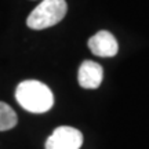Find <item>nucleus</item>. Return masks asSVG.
I'll return each mask as SVG.
<instances>
[{
    "label": "nucleus",
    "mask_w": 149,
    "mask_h": 149,
    "mask_svg": "<svg viewBox=\"0 0 149 149\" xmlns=\"http://www.w3.org/2000/svg\"><path fill=\"white\" fill-rule=\"evenodd\" d=\"M102 77H104V70L100 64L94 61H84L80 65L77 80L83 88H88V90L98 88L102 83Z\"/></svg>",
    "instance_id": "obj_5"
},
{
    "label": "nucleus",
    "mask_w": 149,
    "mask_h": 149,
    "mask_svg": "<svg viewBox=\"0 0 149 149\" xmlns=\"http://www.w3.org/2000/svg\"><path fill=\"white\" fill-rule=\"evenodd\" d=\"M83 134L77 128L61 126L53 131L46 141V149H80Z\"/></svg>",
    "instance_id": "obj_3"
},
{
    "label": "nucleus",
    "mask_w": 149,
    "mask_h": 149,
    "mask_svg": "<svg viewBox=\"0 0 149 149\" xmlns=\"http://www.w3.org/2000/svg\"><path fill=\"white\" fill-rule=\"evenodd\" d=\"M88 48L91 53L97 57L102 58H111L115 57L119 51V44H117L115 36L108 31H100L94 36L90 37L88 40Z\"/></svg>",
    "instance_id": "obj_4"
},
{
    "label": "nucleus",
    "mask_w": 149,
    "mask_h": 149,
    "mask_svg": "<svg viewBox=\"0 0 149 149\" xmlns=\"http://www.w3.org/2000/svg\"><path fill=\"white\" fill-rule=\"evenodd\" d=\"M15 100L25 111L31 113H46L54 105L53 91L37 80H24L17 86Z\"/></svg>",
    "instance_id": "obj_1"
},
{
    "label": "nucleus",
    "mask_w": 149,
    "mask_h": 149,
    "mask_svg": "<svg viewBox=\"0 0 149 149\" xmlns=\"http://www.w3.org/2000/svg\"><path fill=\"white\" fill-rule=\"evenodd\" d=\"M68 11L65 0H42V3L29 14L26 25L31 29H47L64 19Z\"/></svg>",
    "instance_id": "obj_2"
},
{
    "label": "nucleus",
    "mask_w": 149,
    "mask_h": 149,
    "mask_svg": "<svg viewBox=\"0 0 149 149\" xmlns=\"http://www.w3.org/2000/svg\"><path fill=\"white\" fill-rule=\"evenodd\" d=\"M18 123V117L14 109L6 102H0V131L14 128Z\"/></svg>",
    "instance_id": "obj_6"
}]
</instances>
